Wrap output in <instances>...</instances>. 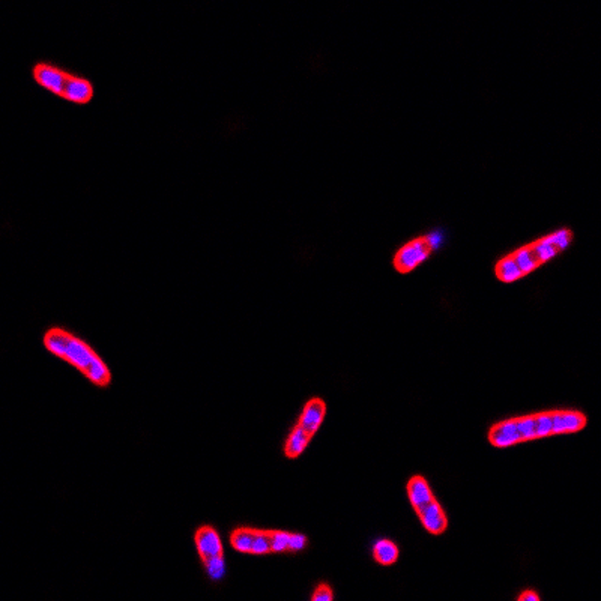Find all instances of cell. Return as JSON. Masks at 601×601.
<instances>
[{
    "label": "cell",
    "mask_w": 601,
    "mask_h": 601,
    "mask_svg": "<svg viewBox=\"0 0 601 601\" xmlns=\"http://www.w3.org/2000/svg\"><path fill=\"white\" fill-rule=\"evenodd\" d=\"M46 349L68 362L92 385L106 388L112 384V371L92 346L63 328H52L44 335Z\"/></svg>",
    "instance_id": "cell-1"
},
{
    "label": "cell",
    "mask_w": 601,
    "mask_h": 601,
    "mask_svg": "<svg viewBox=\"0 0 601 601\" xmlns=\"http://www.w3.org/2000/svg\"><path fill=\"white\" fill-rule=\"evenodd\" d=\"M430 251L431 250H430V247L427 245L424 238L415 239L409 244H406L404 247L399 253H397L394 265H395L397 270H400V273H403V274L411 273L412 269L421 265L422 262L428 257Z\"/></svg>",
    "instance_id": "cell-4"
},
{
    "label": "cell",
    "mask_w": 601,
    "mask_h": 601,
    "mask_svg": "<svg viewBox=\"0 0 601 601\" xmlns=\"http://www.w3.org/2000/svg\"><path fill=\"white\" fill-rule=\"evenodd\" d=\"M228 541H230V546L239 553H247V555L273 553L269 529L239 526L232 531Z\"/></svg>",
    "instance_id": "cell-3"
},
{
    "label": "cell",
    "mask_w": 601,
    "mask_h": 601,
    "mask_svg": "<svg viewBox=\"0 0 601 601\" xmlns=\"http://www.w3.org/2000/svg\"><path fill=\"white\" fill-rule=\"evenodd\" d=\"M326 415V404L320 399H311L306 403L302 409L301 417L298 420V424L304 431H307L310 436H315L322 422L325 420Z\"/></svg>",
    "instance_id": "cell-6"
},
{
    "label": "cell",
    "mask_w": 601,
    "mask_h": 601,
    "mask_svg": "<svg viewBox=\"0 0 601 601\" xmlns=\"http://www.w3.org/2000/svg\"><path fill=\"white\" fill-rule=\"evenodd\" d=\"M194 544L208 578L213 582H219L226 575L224 546L219 532L213 524H201L194 532Z\"/></svg>",
    "instance_id": "cell-2"
},
{
    "label": "cell",
    "mask_w": 601,
    "mask_h": 601,
    "mask_svg": "<svg viewBox=\"0 0 601 601\" xmlns=\"http://www.w3.org/2000/svg\"><path fill=\"white\" fill-rule=\"evenodd\" d=\"M334 598V592L328 583H320L316 587L315 592L311 594V601H331Z\"/></svg>",
    "instance_id": "cell-21"
},
{
    "label": "cell",
    "mask_w": 601,
    "mask_h": 601,
    "mask_svg": "<svg viewBox=\"0 0 601 601\" xmlns=\"http://www.w3.org/2000/svg\"><path fill=\"white\" fill-rule=\"evenodd\" d=\"M408 496L409 501L413 506L415 511H421L422 508H424L427 504H430L433 501L435 496L431 493L428 482L426 481L424 477L417 475L411 478V481L408 482Z\"/></svg>",
    "instance_id": "cell-11"
},
{
    "label": "cell",
    "mask_w": 601,
    "mask_h": 601,
    "mask_svg": "<svg viewBox=\"0 0 601 601\" xmlns=\"http://www.w3.org/2000/svg\"><path fill=\"white\" fill-rule=\"evenodd\" d=\"M535 420V435L537 439L547 437L553 435V421H552V411L550 412H540L534 413Z\"/></svg>",
    "instance_id": "cell-17"
},
{
    "label": "cell",
    "mask_w": 601,
    "mask_h": 601,
    "mask_svg": "<svg viewBox=\"0 0 601 601\" xmlns=\"http://www.w3.org/2000/svg\"><path fill=\"white\" fill-rule=\"evenodd\" d=\"M496 275H497L499 280L504 282V283H513V282L519 280V278L523 277L522 270L519 269L518 264H515V260L513 259V256H506V257L497 262Z\"/></svg>",
    "instance_id": "cell-14"
},
{
    "label": "cell",
    "mask_w": 601,
    "mask_h": 601,
    "mask_svg": "<svg viewBox=\"0 0 601 601\" xmlns=\"http://www.w3.org/2000/svg\"><path fill=\"white\" fill-rule=\"evenodd\" d=\"M269 534H270V546H273V553L290 552L292 532L269 531Z\"/></svg>",
    "instance_id": "cell-18"
},
{
    "label": "cell",
    "mask_w": 601,
    "mask_h": 601,
    "mask_svg": "<svg viewBox=\"0 0 601 601\" xmlns=\"http://www.w3.org/2000/svg\"><path fill=\"white\" fill-rule=\"evenodd\" d=\"M311 437L313 436H310L307 431H304L298 424H296L286 439V444H284L286 457H289V459H296V457L301 455L304 450L307 448V445L310 444Z\"/></svg>",
    "instance_id": "cell-12"
},
{
    "label": "cell",
    "mask_w": 601,
    "mask_h": 601,
    "mask_svg": "<svg viewBox=\"0 0 601 601\" xmlns=\"http://www.w3.org/2000/svg\"><path fill=\"white\" fill-rule=\"evenodd\" d=\"M373 556L380 565H393L399 560V547L389 540H379L373 547Z\"/></svg>",
    "instance_id": "cell-13"
},
{
    "label": "cell",
    "mask_w": 601,
    "mask_h": 601,
    "mask_svg": "<svg viewBox=\"0 0 601 601\" xmlns=\"http://www.w3.org/2000/svg\"><path fill=\"white\" fill-rule=\"evenodd\" d=\"M519 600L520 601H538L540 600V595L537 594V592H534V591H524V592H522V594L519 595Z\"/></svg>",
    "instance_id": "cell-23"
},
{
    "label": "cell",
    "mask_w": 601,
    "mask_h": 601,
    "mask_svg": "<svg viewBox=\"0 0 601 601\" xmlns=\"http://www.w3.org/2000/svg\"><path fill=\"white\" fill-rule=\"evenodd\" d=\"M529 247H531L532 253L535 254V257H537V260L540 262V264H544V262H549L550 259H553L556 254H558V250L546 238L540 239V241H537L534 244H531Z\"/></svg>",
    "instance_id": "cell-19"
},
{
    "label": "cell",
    "mask_w": 601,
    "mask_h": 601,
    "mask_svg": "<svg viewBox=\"0 0 601 601\" xmlns=\"http://www.w3.org/2000/svg\"><path fill=\"white\" fill-rule=\"evenodd\" d=\"M571 232H569V230H560V232H556V233H553V235H550V236H547V241L553 245V247L558 250V251H561V250H565L566 247H569L570 245V242H571Z\"/></svg>",
    "instance_id": "cell-20"
},
{
    "label": "cell",
    "mask_w": 601,
    "mask_h": 601,
    "mask_svg": "<svg viewBox=\"0 0 601 601\" xmlns=\"http://www.w3.org/2000/svg\"><path fill=\"white\" fill-rule=\"evenodd\" d=\"M424 239H426L427 245L430 247V250H436V248L439 247V245L442 244V241H444V235H442L441 232H433V233L427 235Z\"/></svg>",
    "instance_id": "cell-22"
},
{
    "label": "cell",
    "mask_w": 601,
    "mask_h": 601,
    "mask_svg": "<svg viewBox=\"0 0 601 601\" xmlns=\"http://www.w3.org/2000/svg\"><path fill=\"white\" fill-rule=\"evenodd\" d=\"M489 441L497 448H506L522 442L518 424H515V418L495 424L489 431Z\"/></svg>",
    "instance_id": "cell-9"
},
{
    "label": "cell",
    "mask_w": 601,
    "mask_h": 601,
    "mask_svg": "<svg viewBox=\"0 0 601 601\" xmlns=\"http://www.w3.org/2000/svg\"><path fill=\"white\" fill-rule=\"evenodd\" d=\"M515 424H518V430L520 433L522 442L534 441V439H537L534 415H524V417L515 418Z\"/></svg>",
    "instance_id": "cell-16"
},
{
    "label": "cell",
    "mask_w": 601,
    "mask_h": 601,
    "mask_svg": "<svg viewBox=\"0 0 601 601\" xmlns=\"http://www.w3.org/2000/svg\"><path fill=\"white\" fill-rule=\"evenodd\" d=\"M418 518L422 523V526H424L430 534L433 535H439L445 532L446 526H448V519L442 510V505L439 504L436 499H433L430 504H427L424 508H422L421 511L417 513Z\"/></svg>",
    "instance_id": "cell-8"
},
{
    "label": "cell",
    "mask_w": 601,
    "mask_h": 601,
    "mask_svg": "<svg viewBox=\"0 0 601 601\" xmlns=\"http://www.w3.org/2000/svg\"><path fill=\"white\" fill-rule=\"evenodd\" d=\"M553 435L578 433L588 424L585 413L578 411H552Z\"/></svg>",
    "instance_id": "cell-7"
},
{
    "label": "cell",
    "mask_w": 601,
    "mask_h": 601,
    "mask_svg": "<svg viewBox=\"0 0 601 601\" xmlns=\"http://www.w3.org/2000/svg\"><path fill=\"white\" fill-rule=\"evenodd\" d=\"M511 256H513V259L515 260V264H518V266H519V269L522 270V274H523V275H526V274L532 273V270H535V269L541 265L540 262L537 260L535 254L532 253V250H531L529 245H526V247L519 248L518 251L513 253Z\"/></svg>",
    "instance_id": "cell-15"
},
{
    "label": "cell",
    "mask_w": 601,
    "mask_h": 601,
    "mask_svg": "<svg viewBox=\"0 0 601 601\" xmlns=\"http://www.w3.org/2000/svg\"><path fill=\"white\" fill-rule=\"evenodd\" d=\"M33 75H35V80L39 83V86L47 89L48 92H52V94L57 97L63 95L68 77H70V74H66L62 70H59L57 66L48 63L38 65L35 68Z\"/></svg>",
    "instance_id": "cell-5"
},
{
    "label": "cell",
    "mask_w": 601,
    "mask_h": 601,
    "mask_svg": "<svg viewBox=\"0 0 601 601\" xmlns=\"http://www.w3.org/2000/svg\"><path fill=\"white\" fill-rule=\"evenodd\" d=\"M92 97H94V88H92V84L88 80L77 77V75H70L68 77L62 98L75 104H84L90 101Z\"/></svg>",
    "instance_id": "cell-10"
}]
</instances>
